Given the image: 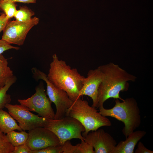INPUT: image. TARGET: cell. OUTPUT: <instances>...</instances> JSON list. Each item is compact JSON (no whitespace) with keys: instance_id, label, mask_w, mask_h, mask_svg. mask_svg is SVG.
<instances>
[{"instance_id":"cell-1","label":"cell","mask_w":153,"mask_h":153,"mask_svg":"<svg viewBox=\"0 0 153 153\" xmlns=\"http://www.w3.org/2000/svg\"><path fill=\"white\" fill-rule=\"evenodd\" d=\"M99 67L103 77L98 89L97 108L103 106L105 102L110 98L124 100L120 96V92L127 91L128 82L135 81L137 77L112 62Z\"/></svg>"},{"instance_id":"cell-2","label":"cell","mask_w":153,"mask_h":153,"mask_svg":"<svg viewBox=\"0 0 153 153\" xmlns=\"http://www.w3.org/2000/svg\"><path fill=\"white\" fill-rule=\"evenodd\" d=\"M50 64L48 80L54 86L65 91L74 101L80 97L79 95L85 77L76 68H71L65 61L59 60L57 55L52 56Z\"/></svg>"},{"instance_id":"cell-3","label":"cell","mask_w":153,"mask_h":153,"mask_svg":"<svg viewBox=\"0 0 153 153\" xmlns=\"http://www.w3.org/2000/svg\"><path fill=\"white\" fill-rule=\"evenodd\" d=\"M120 102L116 99L112 108L106 109L103 106L99 108V113L105 116L114 118L123 122L124 126L122 130L126 137L139 128L141 123L140 110L135 99L132 97L124 99Z\"/></svg>"},{"instance_id":"cell-4","label":"cell","mask_w":153,"mask_h":153,"mask_svg":"<svg viewBox=\"0 0 153 153\" xmlns=\"http://www.w3.org/2000/svg\"><path fill=\"white\" fill-rule=\"evenodd\" d=\"M66 116L75 118L82 124L85 128L82 134L84 137L90 131L112 125L109 118L98 112L96 108L90 106L87 101L81 97L73 102Z\"/></svg>"},{"instance_id":"cell-5","label":"cell","mask_w":153,"mask_h":153,"mask_svg":"<svg viewBox=\"0 0 153 153\" xmlns=\"http://www.w3.org/2000/svg\"><path fill=\"white\" fill-rule=\"evenodd\" d=\"M44 127L56 136L61 145L66 141L73 139L84 141L82 134L85 131L84 127L77 120L70 116L59 119H48Z\"/></svg>"},{"instance_id":"cell-6","label":"cell","mask_w":153,"mask_h":153,"mask_svg":"<svg viewBox=\"0 0 153 153\" xmlns=\"http://www.w3.org/2000/svg\"><path fill=\"white\" fill-rule=\"evenodd\" d=\"M31 71L36 80L41 79L46 83L47 94L56 107V111L54 119H59L66 116L69 109L74 101L70 98L65 91L51 83L45 73L35 67L33 68Z\"/></svg>"},{"instance_id":"cell-7","label":"cell","mask_w":153,"mask_h":153,"mask_svg":"<svg viewBox=\"0 0 153 153\" xmlns=\"http://www.w3.org/2000/svg\"><path fill=\"white\" fill-rule=\"evenodd\" d=\"M35 93L26 99H18L20 104L30 111L36 112L43 118L54 119L55 113L51 106L52 102L46 95L43 83L40 82L35 88Z\"/></svg>"},{"instance_id":"cell-8","label":"cell","mask_w":153,"mask_h":153,"mask_svg":"<svg viewBox=\"0 0 153 153\" xmlns=\"http://www.w3.org/2000/svg\"><path fill=\"white\" fill-rule=\"evenodd\" d=\"M39 21V18L36 16L26 22L8 21L3 31L2 39L10 44L22 45L28 32Z\"/></svg>"},{"instance_id":"cell-9","label":"cell","mask_w":153,"mask_h":153,"mask_svg":"<svg viewBox=\"0 0 153 153\" xmlns=\"http://www.w3.org/2000/svg\"><path fill=\"white\" fill-rule=\"evenodd\" d=\"M5 107L24 131H29L37 128L44 127L48 119L32 113L26 107L21 104L8 103Z\"/></svg>"},{"instance_id":"cell-10","label":"cell","mask_w":153,"mask_h":153,"mask_svg":"<svg viewBox=\"0 0 153 153\" xmlns=\"http://www.w3.org/2000/svg\"><path fill=\"white\" fill-rule=\"evenodd\" d=\"M28 136L26 143L32 151L40 150L50 146L61 145L56 136L44 127L29 131Z\"/></svg>"},{"instance_id":"cell-11","label":"cell","mask_w":153,"mask_h":153,"mask_svg":"<svg viewBox=\"0 0 153 153\" xmlns=\"http://www.w3.org/2000/svg\"><path fill=\"white\" fill-rule=\"evenodd\" d=\"M84 137V141L94 148L95 153H113L117 144L112 136L103 129L92 131Z\"/></svg>"},{"instance_id":"cell-12","label":"cell","mask_w":153,"mask_h":153,"mask_svg":"<svg viewBox=\"0 0 153 153\" xmlns=\"http://www.w3.org/2000/svg\"><path fill=\"white\" fill-rule=\"evenodd\" d=\"M102 77L99 66L96 69L90 70L79 93L80 97L85 95L90 97L93 101L92 106L95 108H97L98 89Z\"/></svg>"},{"instance_id":"cell-13","label":"cell","mask_w":153,"mask_h":153,"mask_svg":"<svg viewBox=\"0 0 153 153\" xmlns=\"http://www.w3.org/2000/svg\"><path fill=\"white\" fill-rule=\"evenodd\" d=\"M143 130L133 131L130 134L124 141H122L116 144L113 153H133L135 146L146 134Z\"/></svg>"},{"instance_id":"cell-14","label":"cell","mask_w":153,"mask_h":153,"mask_svg":"<svg viewBox=\"0 0 153 153\" xmlns=\"http://www.w3.org/2000/svg\"><path fill=\"white\" fill-rule=\"evenodd\" d=\"M0 130L5 134L15 130H23L9 113L3 109H0Z\"/></svg>"},{"instance_id":"cell-15","label":"cell","mask_w":153,"mask_h":153,"mask_svg":"<svg viewBox=\"0 0 153 153\" xmlns=\"http://www.w3.org/2000/svg\"><path fill=\"white\" fill-rule=\"evenodd\" d=\"M7 59L0 55V88L3 87L7 80L12 76L13 72L8 65Z\"/></svg>"},{"instance_id":"cell-16","label":"cell","mask_w":153,"mask_h":153,"mask_svg":"<svg viewBox=\"0 0 153 153\" xmlns=\"http://www.w3.org/2000/svg\"><path fill=\"white\" fill-rule=\"evenodd\" d=\"M16 79V77L13 75L7 80L3 87L0 88V109H3L7 104L10 102V95L7 94V92Z\"/></svg>"},{"instance_id":"cell-17","label":"cell","mask_w":153,"mask_h":153,"mask_svg":"<svg viewBox=\"0 0 153 153\" xmlns=\"http://www.w3.org/2000/svg\"><path fill=\"white\" fill-rule=\"evenodd\" d=\"M6 134L8 141L14 146L26 143L28 136V133L25 131L17 132L13 130Z\"/></svg>"},{"instance_id":"cell-18","label":"cell","mask_w":153,"mask_h":153,"mask_svg":"<svg viewBox=\"0 0 153 153\" xmlns=\"http://www.w3.org/2000/svg\"><path fill=\"white\" fill-rule=\"evenodd\" d=\"M15 2L9 0H0V10L3 11L9 20L14 17L17 10Z\"/></svg>"},{"instance_id":"cell-19","label":"cell","mask_w":153,"mask_h":153,"mask_svg":"<svg viewBox=\"0 0 153 153\" xmlns=\"http://www.w3.org/2000/svg\"><path fill=\"white\" fill-rule=\"evenodd\" d=\"M34 14L33 10L25 6L20 7L19 9L17 10L14 17L16 20L24 22L31 20Z\"/></svg>"},{"instance_id":"cell-20","label":"cell","mask_w":153,"mask_h":153,"mask_svg":"<svg viewBox=\"0 0 153 153\" xmlns=\"http://www.w3.org/2000/svg\"><path fill=\"white\" fill-rule=\"evenodd\" d=\"M14 148L8 141L6 135L0 130V153H12Z\"/></svg>"},{"instance_id":"cell-21","label":"cell","mask_w":153,"mask_h":153,"mask_svg":"<svg viewBox=\"0 0 153 153\" xmlns=\"http://www.w3.org/2000/svg\"><path fill=\"white\" fill-rule=\"evenodd\" d=\"M79 144L73 145L70 140L65 141L62 145V153H78Z\"/></svg>"},{"instance_id":"cell-22","label":"cell","mask_w":153,"mask_h":153,"mask_svg":"<svg viewBox=\"0 0 153 153\" xmlns=\"http://www.w3.org/2000/svg\"><path fill=\"white\" fill-rule=\"evenodd\" d=\"M62 145L50 146L37 150H32V153H62Z\"/></svg>"},{"instance_id":"cell-23","label":"cell","mask_w":153,"mask_h":153,"mask_svg":"<svg viewBox=\"0 0 153 153\" xmlns=\"http://www.w3.org/2000/svg\"><path fill=\"white\" fill-rule=\"evenodd\" d=\"M92 146L84 141L79 144L78 153H95Z\"/></svg>"},{"instance_id":"cell-24","label":"cell","mask_w":153,"mask_h":153,"mask_svg":"<svg viewBox=\"0 0 153 153\" xmlns=\"http://www.w3.org/2000/svg\"><path fill=\"white\" fill-rule=\"evenodd\" d=\"M20 49L19 47L12 46L2 39L0 40V55L4 51L9 49H14L18 50Z\"/></svg>"},{"instance_id":"cell-25","label":"cell","mask_w":153,"mask_h":153,"mask_svg":"<svg viewBox=\"0 0 153 153\" xmlns=\"http://www.w3.org/2000/svg\"><path fill=\"white\" fill-rule=\"evenodd\" d=\"M12 153H32V150L25 143L14 146V149Z\"/></svg>"},{"instance_id":"cell-26","label":"cell","mask_w":153,"mask_h":153,"mask_svg":"<svg viewBox=\"0 0 153 153\" xmlns=\"http://www.w3.org/2000/svg\"><path fill=\"white\" fill-rule=\"evenodd\" d=\"M135 153H153V151L146 148L141 141L139 142Z\"/></svg>"},{"instance_id":"cell-27","label":"cell","mask_w":153,"mask_h":153,"mask_svg":"<svg viewBox=\"0 0 153 153\" xmlns=\"http://www.w3.org/2000/svg\"><path fill=\"white\" fill-rule=\"evenodd\" d=\"M9 20L4 13L0 15V33L4 30Z\"/></svg>"},{"instance_id":"cell-28","label":"cell","mask_w":153,"mask_h":153,"mask_svg":"<svg viewBox=\"0 0 153 153\" xmlns=\"http://www.w3.org/2000/svg\"><path fill=\"white\" fill-rule=\"evenodd\" d=\"M14 2H18L24 3H36V0H9Z\"/></svg>"}]
</instances>
